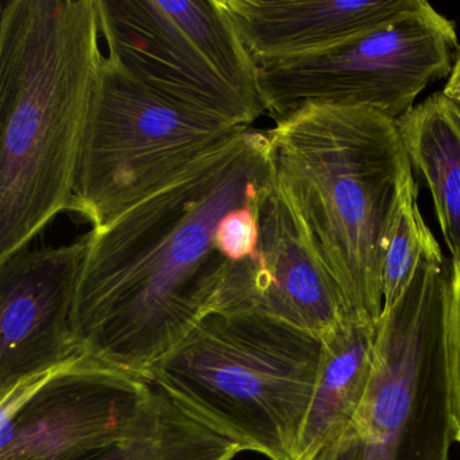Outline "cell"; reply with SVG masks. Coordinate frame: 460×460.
I'll list each match as a JSON object with an SVG mask.
<instances>
[{"mask_svg": "<svg viewBox=\"0 0 460 460\" xmlns=\"http://www.w3.org/2000/svg\"><path fill=\"white\" fill-rule=\"evenodd\" d=\"M276 179L268 133L238 128L93 228L71 314L79 357L146 378L214 312L230 265L220 220Z\"/></svg>", "mask_w": 460, "mask_h": 460, "instance_id": "6da1fadb", "label": "cell"}, {"mask_svg": "<svg viewBox=\"0 0 460 460\" xmlns=\"http://www.w3.org/2000/svg\"><path fill=\"white\" fill-rule=\"evenodd\" d=\"M98 0H4L0 260L69 211L104 55Z\"/></svg>", "mask_w": 460, "mask_h": 460, "instance_id": "7a4b0ae2", "label": "cell"}, {"mask_svg": "<svg viewBox=\"0 0 460 460\" xmlns=\"http://www.w3.org/2000/svg\"><path fill=\"white\" fill-rule=\"evenodd\" d=\"M287 188L349 319L384 311L382 255L413 168L397 120L367 107L305 104L266 131Z\"/></svg>", "mask_w": 460, "mask_h": 460, "instance_id": "3957f363", "label": "cell"}, {"mask_svg": "<svg viewBox=\"0 0 460 460\" xmlns=\"http://www.w3.org/2000/svg\"><path fill=\"white\" fill-rule=\"evenodd\" d=\"M322 339L265 314L212 312L147 374L190 416L269 460H297Z\"/></svg>", "mask_w": 460, "mask_h": 460, "instance_id": "277c9868", "label": "cell"}, {"mask_svg": "<svg viewBox=\"0 0 460 460\" xmlns=\"http://www.w3.org/2000/svg\"><path fill=\"white\" fill-rule=\"evenodd\" d=\"M449 268L425 260L376 323L365 397L349 421L298 460H449L444 314Z\"/></svg>", "mask_w": 460, "mask_h": 460, "instance_id": "5b68a950", "label": "cell"}, {"mask_svg": "<svg viewBox=\"0 0 460 460\" xmlns=\"http://www.w3.org/2000/svg\"><path fill=\"white\" fill-rule=\"evenodd\" d=\"M109 56L164 98L249 128L266 112L258 68L219 0H98Z\"/></svg>", "mask_w": 460, "mask_h": 460, "instance_id": "8992f818", "label": "cell"}, {"mask_svg": "<svg viewBox=\"0 0 460 460\" xmlns=\"http://www.w3.org/2000/svg\"><path fill=\"white\" fill-rule=\"evenodd\" d=\"M238 128L164 98L104 56L69 211L102 227Z\"/></svg>", "mask_w": 460, "mask_h": 460, "instance_id": "52a82bcc", "label": "cell"}, {"mask_svg": "<svg viewBox=\"0 0 460 460\" xmlns=\"http://www.w3.org/2000/svg\"><path fill=\"white\" fill-rule=\"evenodd\" d=\"M456 28L428 2L331 49L258 61L266 112L285 117L305 104L367 107L400 119L420 93L451 75Z\"/></svg>", "mask_w": 460, "mask_h": 460, "instance_id": "ba28073f", "label": "cell"}, {"mask_svg": "<svg viewBox=\"0 0 460 460\" xmlns=\"http://www.w3.org/2000/svg\"><path fill=\"white\" fill-rule=\"evenodd\" d=\"M144 376L85 358L2 395L0 460H93L125 438L149 408Z\"/></svg>", "mask_w": 460, "mask_h": 460, "instance_id": "9c48e42d", "label": "cell"}, {"mask_svg": "<svg viewBox=\"0 0 460 460\" xmlns=\"http://www.w3.org/2000/svg\"><path fill=\"white\" fill-rule=\"evenodd\" d=\"M257 217V252L230 262L214 312L265 314L327 341L352 320L279 179L258 201Z\"/></svg>", "mask_w": 460, "mask_h": 460, "instance_id": "30bf717a", "label": "cell"}, {"mask_svg": "<svg viewBox=\"0 0 460 460\" xmlns=\"http://www.w3.org/2000/svg\"><path fill=\"white\" fill-rule=\"evenodd\" d=\"M90 233L0 260V397L79 357L71 314Z\"/></svg>", "mask_w": 460, "mask_h": 460, "instance_id": "8fae6325", "label": "cell"}, {"mask_svg": "<svg viewBox=\"0 0 460 460\" xmlns=\"http://www.w3.org/2000/svg\"><path fill=\"white\" fill-rule=\"evenodd\" d=\"M258 61L331 49L411 9L416 0H219Z\"/></svg>", "mask_w": 460, "mask_h": 460, "instance_id": "7c38bea8", "label": "cell"}, {"mask_svg": "<svg viewBox=\"0 0 460 460\" xmlns=\"http://www.w3.org/2000/svg\"><path fill=\"white\" fill-rule=\"evenodd\" d=\"M411 168L427 182L452 261L460 260V107L433 93L397 119Z\"/></svg>", "mask_w": 460, "mask_h": 460, "instance_id": "4fadbf2b", "label": "cell"}, {"mask_svg": "<svg viewBox=\"0 0 460 460\" xmlns=\"http://www.w3.org/2000/svg\"><path fill=\"white\" fill-rule=\"evenodd\" d=\"M376 323H349L323 341L324 355L298 459L343 427L365 397L376 357Z\"/></svg>", "mask_w": 460, "mask_h": 460, "instance_id": "5bb4252c", "label": "cell"}, {"mask_svg": "<svg viewBox=\"0 0 460 460\" xmlns=\"http://www.w3.org/2000/svg\"><path fill=\"white\" fill-rule=\"evenodd\" d=\"M241 452L155 387L138 424L93 460H234Z\"/></svg>", "mask_w": 460, "mask_h": 460, "instance_id": "9a60e30c", "label": "cell"}, {"mask_svg": "<svg viewBox=\"0 0 460 460\" xmlns=\"http://www.w3.org/2000/svg\"><path fill=\"white\" fill-rule=\"evenodd\" d=\"M417 195L413 179L403 190L385 238L381 269L384 311L405 295L425 260H443L440 246L422 219Z\"/></svg>", "mask_w": 460, "mask_h": 460, "instance_id": "2e32d148", "label": "cell"}, {"mask_svg": "<svg viewBox=\"0 0 460 460\" xmlns=\"http://www.w3.org/2000/svg\"><path fill=\"white\" fill-rule=\"evenodd\" d=\"M444 357L454 438L460 444V260L451 261L444 314Z\"/></svg>", "mask_w": 460, "mask_h": 460, "instance_id": "e0dca14e", "label": "cell"}, {"mask_svg": "<svg viewBox=\"0 0 460 460\" xmlns=\"http://www.w3.org/2000/svg\"><path fill=\"white\" fill-rule=\"evenodd\" d=\"M258 241L260 227L257 204L228 212L220 220L215 234V246L217 252L230 262H241L247 258L254 257Z\"/></svg>", "mask_w": 460, "mask_h": 460, "instance_id": "ac0fdd59", "label": "cell"}, {"mask_svg": "<svg viewBox=\"0 0 460 460\" xmlns=\"http://www.w3.org/2000/svg\"><path fill=\"white\" fill-rule=\"evenodd\" d=\"M444 95L454 101L460 102V45L457 49L456 60H455L454 69L447 80L446 87L443 90Z\"/></svg>", "mask_w": 460, "mask_h": 460, "instance_id": "d6986e66", "label": "cell"}, {"mask_svg": "<svg viewBox=\"0 0 460 460\" xmlns=\"http://www.w3.org/2000/svg\"><path fill=\"white\" fill-rule=\"evenodd\" d=\"M457 103H459V107H460V102H457Z\"/></svg>", "mask_w": 460, "mask_h": 460, "instance_id": "ffe728a7", "label": "cell"}]
</instances>
